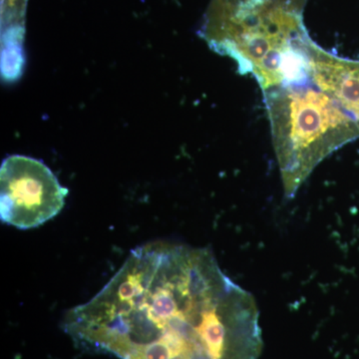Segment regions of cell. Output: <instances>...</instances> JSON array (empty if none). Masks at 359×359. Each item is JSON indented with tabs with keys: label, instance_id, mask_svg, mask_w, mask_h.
Segmentation results:
<instances>
[{
	"label": "cell",
	"instance_id": "obj_1",
	"mask_svg": "<svg viewBox=\"0 0 359 359\" xmlns=\"http://www.w3.org/2000/svg\"><path fill=\"white\" fill-rule=\"evenodd\" d=\"M254 297L208 249L152 243L132 250L89 302L66 316L68 334L124 359L152 344L169 359H257L262 349Z\"/></svg>",
	"mask_w": 359,
	"mask_h": 359
},
{
	"label": "cell",
	"instance_id": "obj_2",
	"mask_svg": "<svg viewBox=\"0 0 359 359\" xmlns=\"http://www.w3.org/2000/svg\"><path fill=\"white\" fill-rule=\"evenodd\" d=\"M306 0H212L201 29L211 48L237 61L263 91L304 67L309 36L302 20Z\"/></svg>",
	"mask_w": 359,
	"mask_h": 359
},
{
	"label": "cell",
	"instance_id": "obj_3",
	"mask_svg": "<svg viewBox=\"0 0 359 359\" xmlns=\"http://www.w3.org/2000/svg\"><path fill=\"white\" fill-rule=\"evenodd\" d=\"M264 94L283 189L292 198L321 161L359 138V124L311 77Z\"/></svg>",
	"mask_w": 359,
	"mask_h": 359
},
{
	"label": "cell",
	"instance_id": "obj_4",
	"mask_svg": "<svg viewBox=\"0 0 359 359\" xmlns=\"http://www.w3.org/2000/svg\"><path fill=\"white\" fill-rule=\"evenodd\" d=\"M67 189L41 161L27 156L6 158L0 168V218L21 230L36 228L57 216Z\"/></svg>",
	"mask_w": 359,
	"mask_h": 359
},
{
	"label": "cell",
	"instance_id": "obj_5",
	"mask_svg": "<svg viewBox=\"0 0 359 359\" xmlns=\"http://www.w3.org/2000/svg\"><path fill=\"white\" fill-rule=\"evenodd\" d=\"M311 78L359 124V60L339 57L311 44Z\"/></svg>",
	"mask_w": 359,
	"mask_h": 359
},
{
	"label": "cell",
	"instance_id": "obj_6",
	"mask_svg": "<svg viewBox=\"0 0 359 359\" xmlns=\"http://www.w3.org/2000/svg\"><path fill=\"white\" fill-rule=\"evenodd\" d=\"M25 2L26 0H1L2 22L6 26L9 25L4 33V39L9 37L13 44L20 45V39H22Z\"/></svg>",
	"mask_w": 359,
	"mask_h": 359
}]
</instances>
